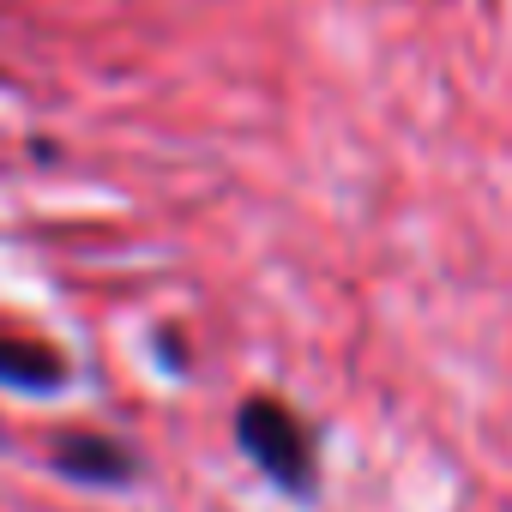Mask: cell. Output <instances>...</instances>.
Listing matches in <instances>:
<instances>
[{"label": "cell", "instance_id": "6da1fadb", "mask_svg": "<svg viewBox=\"0 0 512 512\" xmlns=\"http://www.w3.org/2000/svg\"><path fill=\"white\" fill-rule=\"evenodd\" d=\"M235 446L247 452V464L260 470L272 488L284 494H314L320 482V440H314V422L284 404V398H241L235 410Z\"/></svg>", "mask_w": 512, "mask_h": 512}, {"label": "cell", "instance_id": "7a4b0ae2", "mask_svg": "<svg viewBox=\"0 0 512 512\" xmlns=\"http://www.w3.org/2000/svg\"><path fill=\"white\" fill-rule=\"evenodd\" d=\"M49 464L79 482V488H127L139 476V452L115 434H91V428H73V434H55L49 446Z\"/></svg>", "mask_w": 512, "mask_h": 512}, {"label": "cell", "instance_id": "3957f363", "mask_svg": "<svg viewBox=\"0 0 512 512\" xmlns=\"http://www.w3.org/2000/svg\"><path fill=\"white\" fill-rule=\"evenodd\" d=\"M73 374V362L43 344V338H25V332H0V386L13 392H61Z\"/></svg>", "mask_w": 512, "mask_h": 512}]
</instances>
